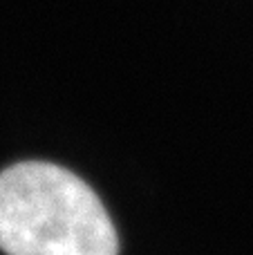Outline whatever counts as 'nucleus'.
Wrapping results in <instances>:
<instances>
[{
    "instance_id": "nucleus-1",
    "label": "nucleus",
    "mask_w": 253,
    "mask_h": 255,
    "mask_svg": "<svg viewBox=\"0 0 253 255\" xmlns=\"http://www.w3.org/2000/svg\"><path fill=\"white\" fill-rule=\"evenodd\" d=\"M0 249L7 255H119L101 199L56 163L22 161L0 172Z\"/></svg>"
}]
</instances>
